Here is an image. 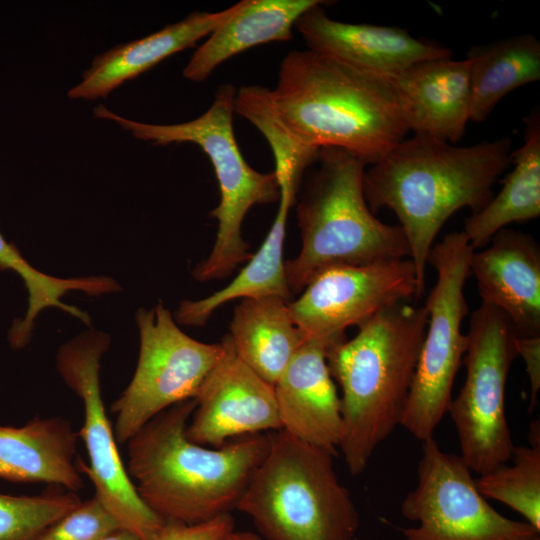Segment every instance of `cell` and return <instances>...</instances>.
<instances>
[{
  "label": "cell",
  "instance_id": "obj_12",
  "mask_svg": "<svg viewBox=\"0 0 540 540\" xmlns=\"http://www.w3.org/2000/svg\"><path fill=\"white\" fill-rule=\"evenodd\" d=\"M418 483L400 512L417 527L399 528L403 540H533L540 531L509 519L479 492L461 456L443 451L433 438L422 442Z\"/></svg>",
  "mask_w": 540,
  "mask_h": 540
},
{
  "label": "cell",
  "instance_id": "obj_34",
  "mask_svg": "<svg viewBox=\"0 0 540 540\" xmlns=\"http://www.w3.org/2000/svg\"><path fill=\"white\" fill-rule=\"evenodd\" d=\"M224 540H264L261 536L249 531H233Z\"/></svg>",
  "mask_w": 540,
  "mask_h": 540
},
{
  "label": "cell",
  "instance_id": "obj_10",
  "mask_svg": "<svg viewBox=\"0 0 540 540\" xmlns=\"http://www.w3.org/2000/svg\"><path fill=\"white\" fill-rule=\"evenodd\" d=\"M109 346L106 333L90 330L61 345L56 356L61 378L83 403L84 420L77 434L84 442L89 464L77 459L76 467L91 480L95 496L122 528L141 540H151L165 521L138 496L121 459L102 398L101 359Z\"/></svg>",
  "mask_w": 540,
  "mask_h": 540
},
{
  "label": "cell",
  "instance_id": "obj_21",
  "mask_svg": "<svg viewBox=\"0 0 540 540\" xmlns=\"http://www.w3.org/2000/svg\"><path fill=\"white\" fill-rule=\"evenodd\" d=\"M322 0H242L238 10L198 47L183 76L201 82L222 62L251 47L293 38L292 28L307 10Z\"/></svg>",
  "mask_w": 540,
  "mask_h": 540
},
{
  "label": "cell",
  "instance_id": "obj_23",
  "mask_svg": "<svg viewBox=\"0 0 540 540\" xmlns=\"http://www.w3.org/2000/svg\"><path fill=\"white\" fill-rule=\"evenodd\" d=\"M513 170L500 192L464 222L463 233L475 250L486 246L493 235L511 223L540 215V115L533 110L525 119L524 140L511 152Z\"/></svg>",
  "mask_w": 540,
  "mask_h": 540
},
{
  "label": "cell",
  "instance_id": "obj_6",
  "mask_svg": "<svg viewBox=\"0 0 540 540\" xmlns=\"http://www.w3.org/2000/svg\"><path fill=\"white\" fill-rule=\"evenodd\" d=\"M268 436L269 449L236 509L264 540H355L360 517L334 455L284 430Z\"/></svg>",
  "mask_w": 540,
  "mask_h": 540
},
{
  "label": "cell",
  "instance_id": "obj_2",
  "mask_svg": "<svg viewBox=\"0 0 540 540\" xmlns=\"http://www.w3.org/2000/svg\"><path fill=\"white\" fill-rule=\"evenodd\" d=\"M194 399L159 413L128 441L126 470L143 503L164 521L197 524L231 513L269 449L268 433L218 448L185 434Z\"/></svg>",
  "mask_w": 540,
  "mask_h": 540
},
{
  "label": "cell",
  "instance_id": "obj_14",
  "mask_svg": "<svg viewBox=\"0 0 540 540\" xmlns=\"http://www.w3.org/2000/svg\"><path fill=\"white\" fill-rule=\"evenodd\" d=\"M222 342L223 353L194 398L186 437L218 448L229 438L282 430L274 386L237 356L229 335Z\"/></svg>",
  "mask_w": 540,
  "mask_h": 540
},
{
  "label": "cell",
  "instance_id": "obj_17",
  "mask_svg": "<svg viewBox=\"0 0 540 540\" xmlns=\"http://www.w3.org/2000/svg\"><path fill=\"white\" fill-rule=\"evenodd\" d=\"M473 252L470 274L482 303L503 312L518 336H540V247L521 231L503 228Z\"/></svg>",
  "mask_w": 540,
  "mask_h": 540
},
{
  "label": "cell",
  "instance_id": "obj_25",
  "mask_svg": "<svg viewBox=\"0 0 540 540\" xmlns=\"http://www.w3.org/2000/svg\"><path fill=\"white\" fill-rule=\"evenodd\" d=\"M466 59L470 121H485L504 96L540 79V42L531 34L473 46Z\"/></svg>",
  "mask_w": 540,
  "mask_h": 540
},
{
  "label": "cell",
  "instance_id": "obj_11",
  "mask_svg": "<svg viewBox=\"0 0 540 540\" xmlns=\"http://www.w3.org/2000/svg\"><path fill=\"white\" fill-rule=\"evenodd\" d=\"M139 356L134 375L112 403L113 430L124 444L159 413L194 399L203 381L220 359L223 342L204 343L185 334L162 302L139 308Z\"/></svg>",
  "mask_w": 540,
  "mask_h": 540
},
{
  "label": "cell",
  "instance_id": "obj_19",
  "mask_svg": "<svg viewBox=\"0 0 540 540\" xmlns=\"http://www.w3.org/2000/svg\"><path fill=\"white\" fill-rule=\"evenodd\" d=\"M239 6L240 2L218 12H192L185 19L166 25L157 32L116 45L97 55L83 73L82 81L68 91V97L85 100L107 97L125 81L209 36Z\"/></svg>",
  "mask_w": 540,
  "mask_h": 540
},
{
  "label": "cell",
  "instance_id": "obj_35",
  "mask_svg": "<svg viewBox=\"0 0 540 540\" xmlns=\"http://www.w3.org/2000/svg\"><path fill=\"white\" fill-rule=\"evenodd\" d=\"M533 540H540V536H539V537H537V538H535V539H533Z\"/></svg>",
  "mask_w": 540,
  "mask_h": 540
},
{
  "label": "cell",
  "instance_id": "obj_31",
  "mask_svg": "<svg viewBox=\"0 0 540 540\" xmlns=\"http://www.w3.org/2000/svg\"><path fill=\"white\" fill-rule=\"evenodd\" d=\"M234 530V518L227 513L197 524L165 521L151 540H224Z\"/></svg>",
  "mask_w": 540,
  "mask_h": 540
},
{
  "label": "cell",
  "instance_id": "obj_33",
  "mask_svg": "<svg viewBox=\"0 0 540 540\" xmlns=\"http://www.w3.org/2000/svg\"><path fill=\"white\" fill-rule=\"evenodd\" d=\"M99 540H141L135 534L125 528H119Z\"/></svg>",
  "mask_w": 540,
  "mask_h": 540
},
{
  "label": "cell",
  "instance_id": "obj_29",
  "mask_svg": "<svg viewBox=\"0 0 540 540\" xmlns=\"http://www.w3.org/2000/svg\"><path fill=\"white\" fill-rule=\"evenodd\" d=\"M80 503L71 491L49 490L33 496L0 493V540H30Z\"/></svg>",
  "mask_w": 540,
  "mask_h": 540
},
{
  "label": "cell",
  "instance_id": "obj_30",
  "mask_svg": "<svg viewBox=\"0 0 540 540\" xmlns=\"http://www.w3.org/2000/svg\"><path fill=\"white\" fill-rule=\"evenodd\" d=\"M122 528L94 495L30 540H99Z\"/></svg>",
  "mask_w": 540,
  "mask_h": 540
},
{
  "label": "cell",
  "instance_id": "obj_20",
  "mask_svg": "<svg viewBox=\"0 0 540 540\" xmlns=\"http://www.w3.org/2000/svg\"><path fill=\"white\" fill-rule=\"evenodd\" d=\"M78 438L61 417H35L21 427L0 425V478L76 493L84 485L75 460Z\"/></svg>",
  "mask_w": 540,
  "mask_h": 540
},
{
  "label": "cell",
  "instance_id": "obj_4",
  "mask_svg": "<svg viewBox=\"0 0 540 540\" xmlns=\"http://www.w3.org/2000/svg\"><path fill=\"white\" fill-rule=\"evenodd\" d=\"M427 322L424 305L399 302L359 325L352 339L328 349L327 365L342 391L338 449L353 476L363 473L401 423Z\"/></svg>",
  "mask_w": 540,
  "mask_h": 540
},
{
  "label": "cell",
  "instance_id": "obj_15",
  "mask_svg": "<svg viewBox=\"0 0 540 540\" xmlns=\"http://www.w3.org/2000/svg\"><path fill=\"white\" fill-rule=\"evenodd\" d=\"M294 27L308 49L381 76L389 77L414 64L452 56L450 49L415 38L399 27L334 20L320 5L307 10Z\"/></svg>",
  "mask_w": 540,
  "mask_h": 540
},
{
  "label": "cell",
  "instance_id": "obj_27",
  "mask_svg": "<svg viewBox=\"0 0 540 540\" xmlns=\"http://www.w3.org/2000/svg\"><path fill=\"white\" fill-rule=\"evenodd\" d=\"M234 112L252 123L268 142L279 188L296 194L304 171L318 161L320 149L303 144L288 132L275 112L268 88L240 87L235 95Z\"/></svg>",
  "mask_w": 540,
  "mask_h": 540
},
{
  "label": "cell",
  "instance_id": "obj_5",
  "mask_svg": "<svg viewBox=\"0 0 540 540\" xmlns=\"http://www.w3.org/2000/svg\"><path fill=\"white\" fill-rule=\"evenodd\" d=\"M318 161L320 166L297 206L301 250L284 263L291 293L304 289L312 275L327 265L410 259L401 227L376 218L366 202V164L330 147L319 150Z\"/></svg>",
  "mask_w": 540,
  "mask_h": 540
},
{
  "label": "cell",
  "instance_id": "obj_32",
  "mask_svg": "<svg viewBox=\"0 0 540 540\" xmlns=\"http://www.w3.org/2000/svg\"><path fill=\"white\" fill-rule=\"evenodd\" d=\"M517 355H520L525 363L526 372L530 382V404L532 411L537 406L540 389V336L516 338Z\"/></svg>",
  "mask_w": 540,
  "mask_h": 540
},
{
  "label": "cell",
  "instance_id": "obj_7",
  "mask_svg": "<svg viewBox=\"0 0 540 540\" xmlns=\"http://www.w3.org/2000/svg\"><path fill=\"white\" fill-rule=\"evenodd\" d=\"M236 89L231 84L219 87L212 105L199 117L179 124H147L124 118L104 105L94 116L115 122L134 137L157 145L190 142L198 145L213 166L220 191V202L210 215L217 219L214 246L193 270L199 281L228 276L252 254L242 238L243 220L254 205L279 201L280 188L273 172L253 169L244 159L233 130Z\"/></svg>",
  "mask_w": 540,
  "mask_h": 540
},
{
  "label": "cell",
  "instance_id": "obj_28",
  "mask_svg": "<svg viewBox=\"0 0 540 540\" xmlns=\"http://www.w3.org/2000/svg\"><path fill=\"white\" fill-rule=\"evenodd\" d=\"M529 446H515L512 465L501 464L476 479L479 492L487 499L504 503L540 531V429L530 427Z\"/></svg>",
  "mask_w": 540,
  "mask_h": 540
},
{
  "label": "cell",
  "instance_id": "obj_16",
  "mask_svg": "<svg viewBox=\"0 0 540 540\" xmlns=\"http://www.w3.org/2000/svg\"><path fill=\"white\" fill-rule=\"evenodd\" d=\"M337 342L307 338L274 384L282 430L334 456L338 454L342 416L327 352Z\"/></svg>",
  "mask_w": 540,
  "mask_h": 540
},
{
  "label": "cell",
  "instance_id": "obj_8",
  "mask_svg": "<svg viewBox=\"0 0 540 540\" xmlns=\"http://www.w3.org/2000/svg\"><path fill=\"white\" fill-rule=\"evenodd\" d=\"M474 251L462 231L453 232L432 246L427 257L437 280L424 305L426 332L400 423L422 442L433 438L448 412L453 383L467 348L461 324L469 311L464 287Z\"/></svg>",
  "mask_w": 540,
  "mask_h": 540
},
{
  "label": "cell",
  "instance_id": "obj_26",
  "mask_svg": "<svg viewBox=\"0 0 540 540\" xmlns=\"http://www.w3.org/2000/svg\"><path fill=\"white\" fill-rule=\"evenodd\" d=\"M0 269L13 270L23 280L28 293V306L22 319H15L8 332V341L13 349L25 347L31 340L34 322L39 313L56 307L90 324L88 314L75 306L62 302L70 291H82L87 295L99 296L114 293L121 288L110 277L58 278L34 268L13 244L0 233Z\"/></svg>",
  "mask_w": 540,
  "mask_h": 540
},
{
  "label": "cell",
  "instance_id": "obj_18",
  "mask_svg": "<svg viewBox=\"0 0 540 540\" xmlns=\"http://www.w3.org/2000/svg\"><path fill=\"white\" fill-rule=\"evenodd\" d=\"M389 78L409 131L450 144L460 141L470 120L467 59L427 60Z\"/></svg>",
  "mask_w": 540,
  "mask_h": 540
},
{
  "label": "cell",
  "instance_id": "obj_13",
  "mask_svg": "<svg viewBox=\"0 0 540 540\" xmlns=\"http://www.w3.org/2000/svg\"><path fill=\"white\" fill-rule=\"evenodd\" d=\"M411 297L421 295L409 258L367 265L337 263L315 272L288 308L307 338L341 341L348 327Z\"/></svg>",
  "mask_w": 540,
  "mask_h": 540
},
{
  "label": "cell",
  "instance_id": "obj_24",
  "mask_svg": "<svg viewBox=\"0 0 540 540\" xmlns=\"http://www.w3.org/2000/svg\"><path fill=\"white\" fill-rule=\"evenodd\" d=\"M295 197L288 191L280 192L276 217L258 251L221 290L204 299L182 301L175 313L179 324L202 326L218 307L237 298L277 296L289 301L292 293L285 276L283 244L288 212Z\"/></svg>",
  "mask_w": 540,
  "mask_h": 540
},
{
  "label": "cell",
  "instance_id": "obj_9",
  "mask_svg": "<svg viewBox=\"0 0 540 540\" xmlns=\"http://www.w3.org/2000/svg\"><path fill=\"white\" fill-rule=\"evenodd\" d=\"M517 333L499 309L482 303L473 311L462 362L466 378L448 412L461 457L471 471L484 474L511 460L514 450L505 412V391L517 355Z\"/></svg>",
  "mask_w": 540,
  "mask_h": 540
},
{
  "label": "cell",
  "instance_id": "obj_1",
  "mask_svg": "<svg viewBox=\"0 0 540 540\" xmlns=\"http://www.w3.org/2000/svg\"><path fill=\"white\" fill-rule=\"evenodd\" d=\"M509 137L455 146L414 134L393 147L363 175L370 210H392L409 245L421 297L427 257L448 218L462 208L476 213L511 164Z\"/></svg>",
  "mask_w": 540,
  "mask_h": 540
},
{
  "label": "cell",
  "instance_id": "obj_3",
  "mask_svg": "<svg viewBox=\"0 0 540 540\" xmlns=\"http://www.w3.org/2000/svg\"><path fill=\"white\" fill-rule=\"evenodd\" d=\"M275 112L305 145L338 148L372 165L406 138L393 84L313 50L283 59L269 89Z\"/></svg>",
  "mask_w": 540,
  "mask_h": 540
},
{
  "label": "cell",
  "instance_id": "obj_22",
  "mask_svg": "<svg viewBox=\"0 0 540 540\" xmlns=\"http://www.w3.org/2000/svg\"><path fill=\"white\" fill-rule=\"evenodd\" d=\"M288 302L277 296L242 299L228 334L237 356L273 386L307 339L294 322Z\"/></svg>",
  "mask_w": 540,
  "mask_h": 540
}]
</instances>
